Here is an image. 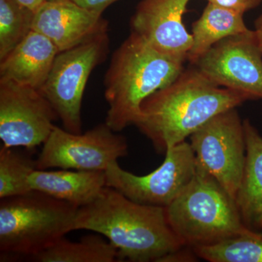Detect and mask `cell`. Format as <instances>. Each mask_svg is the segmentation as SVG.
<instances>
[{"label": "cell", "mask_w": 262, "mask_h": 262, "mask_svg": "<svg viewBox=\"0 0 262 262\" xmlns=\"http://www.w3.org/2000/svg\"><path fill=\"white\" fill-rule=\"evenodd\" d=\"M247 101V96L213 84L193 67L146 98L134 125L158 153L165 154L212 117Z\"/></svg>", "instance_id": "cell-1"}, {"label": "cell", "mask_w": 262, "mask_h": 262, "mask_svg": "<svg viewBox=\"0 0 262 262\" xmlns=\"http://www.w3.org/2000/svg\"><path fill=\"white\" fill-rule=\"evenodd\" d=\"M82 229L106 237L117 248L118 261L168 262L187 248L169 225L165 208L136 203L108 187L79 208L74 231Z\"/></svg>", "instance_id": "cell-2"}, {"label": "cell", "mask_w": 262, "mask_h": 262, "mask_svg": "<svg viewBox=\"0 0 262 262\" xmlns=\"http://www.w3.org/2000/svg\"><path fill=\"white\" fill-rule=\"evenodd\" d=\"M184 62L162 54L131 32L113 53L105 75V122L117 133L134 125L143 101L173 82Z\"/></svg>", "instance_id": "cell-3"}, {"label": "cell", "mask_w": 262, "mask_h": 262, "mask_svg": "<svg viewBox=\"0 0 262 262\" xmlns=\"http://www.w3.org/2000/svg\"><path fill=\"white\" fill-rule=\"evenodd\" d=\"M79 207L32 190L0 201V261L30 259L74 231Z\"/></svg>", "instance_id": "cell-4"}, {"label": "cell", "mask_w": 262, "mask_h": 262, "mask_svg": "<svg viewBox=\"0 0 262 262\" xmlns=\"http://www.w3.org/2000/svg\"><path fill=\"white\" fill-rule=\"evenodd\" d=\"M167 220L177 238L191 249L211 246L248 230L235 201L196 165L192 182L168 206Z\"/></svg>", "instance_id": "cell-5"}, {"label": "cell", "mask_w": 262, "mask_h": 262, "mask_svg": "<svg viewBox=\"0 0 262 262\" xmlns=\"http://www.w3.org/2000/svg\"><path fill=\"white\" fill-rule=\"evenodd\" d=\"M110 51L108 32L98 34L75 48L58 53L46 82L39 90L51 103L63 128L82 133V97L93 70Z\"/></svg>", "instance_id": "cell-6"}, {"label": "cell", "mask_w": 262, "mask_h": 262, "mask_svg": "<svg viewBox=\"0 0 262 262\" xmlns=\"http://www.w3.org/2000/svg\"><path fill=\"white\" fill-rule=\"evenodd\" d=\"M196 165L211 174L233 199L242 179L246 146L236 108L212 117L190 136Z\"/></svg>", "instance_id": "cell-7"}, {"label": "cell", "mask_w": 262, "mask_h": 262, "mask_svg": "<svg viewBox=\"0 0 262 262\" xmlns=\"http://www.w3.org/2000/svg\"><path fill=\"white\" fill-rule=\"evenodd\" d=\"M105 173L106 187L136 203L166 208L195 176V156L185 141L170 148L162 165L149 174L135 175L122 169L118 162L112 163Z\"/></svg>", "instance_id": "cell-8"}, {"label": "cell", "mask_w": 262, "mask_h": 262, "mask_svg": "<svg viewBox=\"0 0 262 262\" xmlns=\"http://www.w3.org/2000/svg\"><path fill=\"white\" fill-rule=\"evenodd\" d=\"M128 153L125 136L106 122L84 134H76L55 125L36 159L37 169H67L105 171Z\"/></svg>", "instance_id": "cell-9"}, {"label": "cell", "mask_w": 262, "mask_h": 262, "mask_svg": "<svg viewBox=\"0 0 262 262\" xmlns=\"http://www.w3.org/2000/svg\"><path fill=\"white\" fill-rule=\"evenodd\" d=\"M39 90L0 80V139L5 147L35 149L44 144L58 120Z\"/></svg>", "instance_id": "cell-10"}, {"label": "cell", "mask_w": 262, "mask_h": 262, "mask_svg": "<svg viewBox=\"0 0 262 262\" xmlns=\"http://www.w3.org/2000/svg\"><path fill=\"white\" fill-rule=\"evenodd\" d=\"M194 65L213 84L249 101L262 99V53L254 30L222 39Z\"/></svg>", "instance_id": "cell-11"}, {"label": "cell", "mask_w": 262, "mask_h": 262, "mask_svg": "<svg viewBox=\"0 0 262 262\" xmlns=\"http://www.w3.org/2000/svg\"><path fill=\"white\" fill-rule=\"evenodd\" d=\"M190 0H142L131 18V32L162 54L185 61L192 34L182 19Z\"/></svg>", "instance_id": "cell-12"}, {"label": "cell", "mask_w": 262, "mask_h": 262, "mask_svg": "<svg viewBox=\"0 0 262 262\" xmlns=\"http://www.w3.org/2000/svg\"><path fill=\"white\" fill-rule=\"evenodd\" d=\"M108 21L101 13L82 8L72 0L46 2L34 15L32 30L48 37L62 52L103 33Z\"/></svg>", "instance_id": "cell-13"}, {"label": "cell", "mask_w": 262, "mask_h": 262, "mask_svg": "<svg viewBox=\"0 0 262 262\" xmlns=\"http://www.w3.org/2000/svg\"><path fill=\"white\" fill-rule=\"evenodd\" d=\"M58 53L48 37L32 30L0 60V80L13 81L39 91L47 80Z\"/></svg>", "instance_id": "cell-14"}, {"label": "cell", "mask_w": 262, "mask_h": 262, "mask_svg": "<svg viewBox=\"0 0 262 262\" xmlns=\"http://www.w3.org/2000/svg\"><path fill=\"white\" fill-rule=\"evenodd\" d=\"M32 190L80 207L94 201L106 187L101 170H46L36 169L29 176Z\"/></svg>", "instance_id": "cell-15"}, {"label": "cell", "mask_w": 262, "mask_h": 262, "mask_svg": "<svg viewBox=\"0 0 262 262\" xmlns=\"http://www.w3.org/2000/svg\"><path fill=\"white\" fill-rule=\"evenodd\" d=\"M244 126L246 161L234 201L245 226L261 231L262 136L248 119L244 120Z\"/></svg>", "instance_id": "cell-16"}, {"label": "cell", "mask_w": 262, "mask_h": 262, "mask_svg": "<svg viewBox=\"0 0 262 262\" xmlns=\"http://www.w3.org/2000/svg\"><path fill=\"white\" fill-rule=\"evenodd\" d=\"M244 15L208 3L201 16L192 24V46L187 60L195 64L207 51L225 38L249 32Z\"/></svg>", "instance_id": "cell-17"}, {"label": "cell", "mask_w": 262, "mask_h": 262, "mask_svg": "<svg viewBox=\"0 0 262 262\" xmlns=\"http://www.w3.org/2000/svg\"><path fill=\"white\" fill-rule=\"evenodd\" d=\"M101 234H89L78 242L65 237L47 249L33 256L37 262H115L118 261L117 248Z\"/></svg>", "instance_id": "cell-18"}, {"label": "cell", "mask_w": 262, "mask_h": 262, "mask_svg": "<svg viewBox=\"0 0 262 262\" xmlns=\"http://www.w3.org/2000/svg\"><path fill=\"white\" fill-rule=\"evenodd\" d=\"M193 251L196 257L210 262H262V232L248 229L244 233Z\"/></svg>", "instance_id": "cell-19"}, {"label": "cell", "mask_w": 262, "mask_h": 262, "mask_svg": "<svg viewBox=\"0 0 262 262\" xmlns=\"http://www.w3.org/2000/svg\"><path fill=\"white\" fill-rule=\"evenodd\" d=\"M19 147L0 149V199L20 195L32 191L29 176L37 169L36 160Z\"/></svg>", "instance_id": "cell-20"}, {"label": "cell", "mask_w": 262, "mask_h": 262, "mask_svg": "<svg viewBox=\"0 0 262 262\" xmlns=\"http://www.w3.org/2000/svg\"><path fill=\"white\" fill-rule=\"evenodd\" d=\"M34 15L16 0H0V60L32 30Z\"/></svg>", "instance_id": "cell-21"}, {"label": "cell", "mask_w": 262, "mask_h": 262, "mask_svg": "<svg viewBox=\"0 0 262 262\" xmlns=\"http://www.w3.org/2000/svg\"><path fill=\"white\" fill-rule=\"evenodd\" d=\"M208 3L220 5L227 9L244 15L245 13L259 6L262 0H206Z\"/></svg>", "instance_id": "cell-22"}, {"label": "cell", "mask_w": 262, "mask_h": 262, "mask_svg": "<svg viewBox=\"0 0 262 262\" xmlns=\"http://www.w3.org/2000/svg\"><path fill=\"white\" fill-rule=\"evenodd\" d=\"M72 1L85 9L102 14L103 12L108 6L118 0H72Z\"/></svg>", "instance_id": "cell-23"}, {"label": "cell", "mask_w": 262, "mask_h": 262, "mask_svg": "<svg viewBox=\"0 0 262 262\" xmlns=\"http://www.w3.org/2000/svg\"><path fill=\"white\" fill-rule=\"evenodd\" d=\"M16 1L32 10L34 13H36L46 3L45 0H16Z\"/></svg>", "instance_id": "cell-24"}, {"label": "cell", "mask_w": 262, "mask_h": 262, "mask_svg": "<svg viewBox=\"0 0 262 262\" xmlns=\"http://www.w3.org/2000/svg\"><path fill=\"white\" fill-rule=\"evenodd\" d=\"M254 32L256 34L258 47L262 53V14L260 15L254 22Z\"/></svg>", "instance_id": "cell-25"}, {"label": "cell", "mask_w": 262, "mask_h": 262, "mask_svg": "<svg viewBox=\"0 0 262 262\" xmlns=\"http://www.w3.org/2000/svg\"><path fill=\"white\" fill-rule=\"evenodd\" d=\"M46 2H55V1H58V0H45Z\"/></svg>", "instance_id": "cell-26"}]
</instances>
